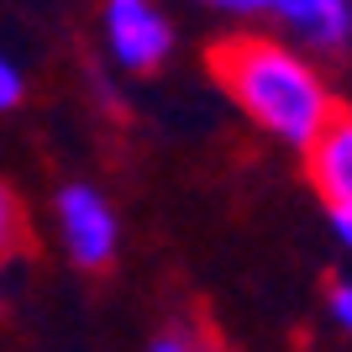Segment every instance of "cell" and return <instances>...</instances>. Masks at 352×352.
<instances>
[{
  "label": "cell",
  "mask_w": 352,
  "mask_h": 352,
  "mask_svg": "<svg viewBox=\"0 0 352 352\" xmlns=\"http://www.w3.org/2000/svg\"><path fill=\"white\" fill-rule=\"evenodd\" d=\"M305 179L331 210L352 206V111L331 105L326 121L305 137Z\"/></svg>",
  "instance_id": "2"
},
{
  "label": "cell",
  "mask_w": 352,
  "mask_h": 352,
  "mask_svg": "<svg viewBox=\"0 0 352 352\" xmlns=\"http://www.w3.org/2000/svg\"><path fill=\"white\" fill-rule=\"evenodd\" d=\"M331 221H337V232H342V242H347V248H352V206L331 210Z\"/></svg>",
  "instance_id": "9"
},
{
  "label": "cell",
  "mask_w": 352,
  "mask_h": 352,
  "mask_svg": "<svg viewBox=\"0 0 352 352\" xmlns=\"http://www.w3.org/2000/svg\"><path fill=\"white\" fill-rule=\"evenodd\" d=\"M16 100H21V74L11 63H0V111H11Z\"/></svg>",
  "instance_id": "7"
},
{
  "label": "cell",
  "mask_w": 352,
  "mask_h": 352,
  "mask_svg": "<svg viewBox=\"0 0 352 352\" xmlns=\"http://www.w3.org/2000/svg\"><path fill=\"white\" fill-rule=\"evenodd\" d=\"M105 27H111L116 58L132 63V69H153L168 53V21L147 0H111L105 6Z\"/></svg>",
  "instance_id": "4"
},
{
  "label": "cell",
  "mask_w": 352,
  "mask_h": 352,
  "mask_svg": "<svg viewBox=\"0 0 352 352\" xmlns=\"http://www.w3.org/2000/svg\"><path fill=\"white\" fill-rule=\"evenodd\" d=\"M58 216H63V236H69L74 263H85V268L111 263V252H116V216H111V206L100 195L74 184V190H63Z\"/></svg>",
  "instance_id": "3"
},
{
  "label": "cell",
  "mask_w": 352,
  "mask_h": 352,
  "mask_svg": "<svg viewBox=\"0 0 352 352\" xmlns=\"http://www.w3.org/2000/svg\"><path fill=\"white\" fill-rule=\"evenodd\" d=\"M331 310H337V321L352 331V284H337V289H331Z\"/></svg>",
  "instance_id": "8"
},
{
  "label": "cell",
  "mask_w": 352,
  "mask_h": 352,
  "mask_svg": "<svg viewBox=\"0 0 352 352\" xmlns=\"http://www.w3.org/2000/svg\"><path fill=\"white\" fill-rule=\"evenodd\" d=\"M216 85L248 111L258 126H268L284 142H300L316 132L331 111V95L316 79V69L294 58L274 37H221L206 53Z\"/></svg>",
  "instance_id": "1"
},
{
  "label": "cell",
  "mask_w": 352,
  "mask_h": 352,
  "mask_svg": "<svg viewBox=\"0 0 352 352\" xmlns=\"http://www.w3.org/2000/svg\"><path fill=\"white\" fill-rule=\"evenodd\" d=\"M226 11H279L294 27H305L316 43H342L347 37V6L342 0H210Z\"/></svg>",
  "instance_id": "5"
},
{
  "label": "cell",
  "mask_w": 352,
  "mask_h": 352,
  "mask_svg": "<svg viewBox=\"0 0 352 352\" xmlns=\"http://www.w3.org/2000/svg\"><path fill=\"white\" fill-rule=\"evenodd\" d=\"M27 248H32L27 210H21L16 190H6V184H0V263H6V258H16V252H27Z\"/></svg>",
  "instance_id": "6"
}]
</instances>
